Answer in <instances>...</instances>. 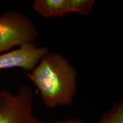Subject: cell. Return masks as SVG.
Returning a JSON list of instances; mask_svg holds the SVG:
<instances>
[{"mask_svg":"<svg viewBox=\"0 0 123 123\" xmlns=\"http://www.w3.org/2000/svg\"><path fill=\"white\" fill-rule=\"evenodd\" d=\"M33 9L43 18L63 16L69 13L68 0H35Z\"/></svg>","mask_w":123,"mask_h":123,"instance_id":"cell-5","label":"cell"},{"mask_svg":"<svg viewBox=\"0 0 123 123\" xmlns=\"http://www.w3.org/2000/svg\"><path fill=\"white\" fill-rule=\"evenodd\" d=\"M29 123H46L44 122V121L40 120L39 119H37V118H35V117H33Z\"/></svg>","mask_w":123,"mask_h":123,"instance_id":"cell-9","label":"cell"},{"mask_svg":"<svg viewBox=\"0 0 123 123\" xmlns=\"http://www.w3.org/2000/svg\"><path fill=\"white\" fill-rule=\"evenodd\" d=\"M29 76L47 108L72 103L76 93L78 73L62 54L48 52Z\"/></svg>","mask_w":123,"mask_h":123,"instance_id":"cell-1","label":"cell"},{"mask_svg":"<svg viewBox=\"0 0 123 123\" xmlns=\"http://www.w3.org/2000/svg\"><path fill=\"white\" fill-rule=\"evenodd\" d=\"M96 123H123V102L113 104L110 110L104 112Z\"/></svg>","mask_w":123,"mask_h":123,"instance_id":"cell-6","label":"cell"},{"mask_svg":"<svg viewBox=\"0 0 123 123\" xmlns=\"http://www.w3.org/2000/svg\"><path fill=\"white\" fill-rule=\"evenodd\" d=\"M38 35L34 22L25 14L14 10L0 15V53L34 43Z\"/></svg>","mask_w":123,"mask_h":123,"instance_id":"cell-2","label":"cell"},{"mask_svg":"<svg viewBox=\"0 0 123 123\" xmlns=\"http://www.w3.org/2000/svg\"><path fill=\"white\" fill-rule=\"evenodd\" d=\"M53 123H84L82 121L79 119H70L64 120H61L54 122Z\"/></svg>","mask_w":123,"mask_h":123,"instance_id":"cell-8","label":"cell"},{"mask_svg":"<svg viewBox=\"0 0 123 123\" xmlns=\"http://www.w3.org/2000/svg\"><path fill=\"white\" fill-rule=\"evenodd\" d=\"M94 0H68L69 13L87 15L93 8Z\"/></svg>","mask_w":123,"mask_h":123,"instance_id":"cell-7","label":"cell"},{"mask_svg":"<svg viewBox=\"0 0 123 123\" xmlns=\"http://www.w3.org/2000/svg\"><path fill=\"white\" fill-rule=\"evenodd\" d=\"M48 52L47 47H39L35 43L24 44L0 55V70L20 68L31 71Z\"/></svg>","mask_w":123,"mask_h":123,"instance_id":"cell-4","label":"cell"},{"mask_svg":"<svg viewBox=\"0 0 123 123\" xmlns=\"http://www.w3.org/2000/svg\"><path fill=\"white\" fill-rule=\"evenodd\" d=\"M34 93L26 84L16 93L0 90V123H29L33 117Z\"/></svg>","mask_w":123,"mask_h":123,"instance_id":"cell-3","label":"cell"}]
</instances>
